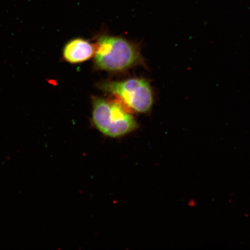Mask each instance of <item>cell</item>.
I'll return each mask as SVG.
<instances>
[{"mask_svg":"<svg viewBox=\"0 0 250 250\" xmlns=\"http://www.w3.org/2000/svg\"><path fill=\"white\" fill-rule=\"evenodd\" d=\"M94 62L98 69L123 72L145 65L139 47L123 37L102 35L97 41Z\"/></svg>","mask_w":250,"mask_h":250,"instance_id":"6da1fadb","label":"cell"},{"mask_svg":"<svg viewBox=\"0 0 250 250\" xmlns=\"http://www.w3.org/2000/svg\"><path fill=\"white\" fill-rule=\"evenodd\" d=\"M92 121L103 135L120 138L133 132L139 125L133 115L121 103L93 97Z\"/></svg>","mask_w":250,"mask_h":250,"instance_id":"7a4b0ae2","label":"cell"},{"mask_svg":"<svg viewBox=\"0 0 250 250\" xmlns=\"http://www.w3.org/2000/svg\"><path fill=\"white\" fill-rule=\"evenodd\" d=\"M99 86L103 92L120 99L126 108L137 113L149 114L154 104V90L151 83L146 78L104 81Z\"/></svg>","mask_w":250,"mask_h":250,"instance_id":"3957f363","label":"cell"},{"mask_svg":"<svg viewBox=\"0 0 250 250\" xmlns=\"http://www.w3.org/2000/svg\"><path fill=\"white\" fill-rule=\"evenodd\" d=\"M96 46L88 41L77 38L65 43L62 57L71 64H78L89 61L95 55Z\"/></svg>","mask_w":250,"mask_h":250,"instance_id":"277c9868","label":"cell"}]
</instances>
